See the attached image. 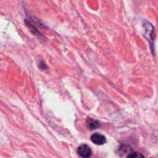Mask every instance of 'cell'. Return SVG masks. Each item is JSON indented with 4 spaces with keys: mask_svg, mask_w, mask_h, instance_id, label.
I'll return each mask as SVG.
<instances>
[{
    "mask_svg": "<svg viewBox=\"0 0 158 158\" xmlns=\"http://www.w3.org/2000/svg\"><path fill=\"white\" fill-rule=\"evenodd\" d=\"M86 123H87V127L89 130H95L100 127V123L97 120H94V119H88Z\"/></svg>",
    "mask_w": 158,
    "mask_h": 158,
    "instance_id": "cell-4",
    "label": "cell"
},
{
    "mask_svg": "<svg viewBox=\"0 0 158 158\" xmlns=\"http://www.w3.org/2000/svg\"><path fill=\"white\" fill-rule=\"evenodd\" d=\"M40 67L41 68V69H47V66H46V65L45 64L44 62H43V61H41V64L40 65Z\"/></svg>",
    "mask_w": 158,
    "mask_h": 158,
    "instance_id": "cell-6",
    "label": "cell"
},
{
    "mask_svg": "<svg viewBox=\"0 0 158 158\" xmlns=\"http://www.w3.org/2000/svg\"><path fill=\"white\" fill-rule=\"evenodd\" d=\"M91 140L93 143L97 145H102L106 143V137L100 134H94L91 136Z\"/></svg>",
    "mask_w": 158,
    "mask_h": 158,
    "instance_id": "cell-2",
    "label": "cell"
},
{
    "mask_svg": "<svg viewBox=\"0 0 158 158\" xmlns=\"http://www.w3.org/2000/svg\"><path fill=\"white\" fill-rule=\"evenodd\" d=\"M127 158H145V157L144 156H143L142 154H140V152L134 151V152L131 153V154L127 156Z\"/></svg>",
    "mask_w": 158,
    "mask_h": 158,
    "instance_id": "cell-5",
    "label": "cell"
},
{
    "mask_svg": "<svg viewBox=\"0 0 158 158\" xmlns=\"http://www.w3.org/2000/svg\"><path fill=\"white\" fill-rule=\"evenodd\" d=\"M25 23H26V26L29 27V29H30L31 32H32V33L34 34V35H35V36H38V37H40V38H41V39L44 38V35H43V34H42L41 32H40V31H39L38 29H36V27H35V26H34V25L32 24V23H31L30 21L26 19V20H25Z\"/></svg>",
    "mask_w": 158,
    "mask_h": 158,
    "instance_id": "cell-3",
    "label": "cell"
},
{
    "mask_svg": "<svg viewBox=\"0 0 158 158\" xmlns=\"http://www.w3.org/2000/svg\"><path fill=\"white\" fill-rule=\"evenodd\" d=\"M77 153L83 158H89L92 155V151L87 144L80 145L77 149Z\"/></svg>",
    "mask_w": 158,
    "mask_h": 158,
    "instance_id": "cell-1",
    "label": "cell"
}]
</instances>
